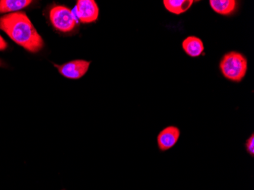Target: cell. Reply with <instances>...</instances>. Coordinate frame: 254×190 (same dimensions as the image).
<instances>
[{
  "label": "cell",
  "mask_w": 254,
  "mask_h": 190,
  "mask_svg": "<svg viewBox=\"0 0 254 190\" xmlns=\"http://www.w3.org/2000/svg\"><path fill=\"white\" fill-rule=\"evenodd\" d=\"M0 29L29 52H39L44 47L43 38L25 12H13L0 17Z\"/></svg>",
  "instance_id": "obj_1"
},
{
  "label": "cell",
  "mask_w": 254,
  "mask_h": 190,
  "mask_svg": "<svg viewBox=\"0 0 254 190\" xmlns=\"http://www.w3.org/2000/svg\"><path fill=\"white\" fill-rule=\"evenodd\" d=\"M219 66L225 78L240 82L245 78L248 71V60L241 53L232 51L224 56Z\"/></svg>",
  "instance_id": "obj_2"
},
{
  "label": "cell",
  "mask_w": 254,
  "mask_h": 190,
  "mask_svg": "<svg viewBox=\"0 0 254 190\" xmlns=\"http://www.w3.org/2000/svg\"><path fill=\"white\" fill-rule=\"evenodd\" d=\"M50 19L56 29L64 33L72 31L78 21L72 10L63 5H56L51 8Z\"/></svg>",
  "instance_id": "obj_3"
},
{
  "label": "cell",
  "mask_w": 254,
  "mask_h": 190,
  "mask_svg": "<svg viewBox=\"0 0 254 190\" xmlns=\"http://www.w3.org/2000/svg\"><path fill=\"white\" fill-rule=\"evenodd\" d=\"M91 62L76 60L66 63L63 65L54 64V66L58 69L63 76L70 79H79L88 72Z\"/></svg>",
  "instance_id": "obj_4"
},
{
  "label": "cell",
  "mask_w": 254,
  "mask_h": 190,
  "mask_svg": "<svg viewBox=\"0 0 254 190\" xmlns=\"http://www.w3.org/2000/svg\"><path fill=\"white\" fill-rule=\"evenodd\" d=\"M77 19L84 24L95 22L99 15V8L94 0H78L75 6Z\"/></svg>",
  "instance_id": "obj_5"
},
{
  "label": "cell",
  "mask_w": 254,
  "mask_h": 190,
  "mask_svg": "<svg viewBox=\"0 0 254 190\" xmlns=\"http://www.w3.org/2000/svg\"><path fill=\"white\" fill-rule=\"evenodd\" d=\"M180 135L181 132L178 127L171 126L164 128L157 137L158 148L163 151L173 148L178 142Z\"/></svg>",
  "instance_id": "obj_6"
},
{
  "label": "cell",
  "mask_w": 254,
  "mask_h": 190,
  "mask_svg": "<svg viewBox=\"0 0 254 190\" xmlns=\"http://www.w3.org/2000/svg\"><path fill=\"white\" fill-rule=\"evenodd\" d=\"M182 47L185 53L191 57H199L204 51L202 40L195 36H190L184 40L182 43Z\"/></svg>",
  "instance_id": "obj_7"
},
{
  "label": "cell",
  "mask_w": 254,
  "mask_h": 190,
  "mask_svg": "<svg viewBox=\"0 0 254 190\" xmlns=\"http://www.w3.org/2000/svg\"><path fill=\"white\" fill-rule=\"evenodd\" d=\"M209 4L211 8L216 13L222 15H228L233 13L238 5L235 0H210Z\"/></svg>",
  "instance_id": "obj_8"
},
{
  "label": "cell",
  "mask_w": 254,
  "mask_h": 190,
  "mask_svg": "<svg viewBox=\"0 0 254 190\" xmlns=\"http://www.w3.org/2000/svg\"><path fill=\"white\" fill-rule=\"evenodd\" d=\"M193 0H165L163 1L165 8L171 13L175 15L186 12L193 4Z\"/></svg>",
  "instance_id": "obj_9"
},
{
  "label": "cell",
  "mask_w": 254,
  "mask_h": 190,
  "mask_svg": "<svg viewBox=\"0 0 254 190\" xmlns=\"http://www.w3.org/2000/svg\"><path fill=\"white\" fill-rule=\"evenodd\" d=\"M32 1L31 0H1L0 1V13H7L18 11L26 8Z\"/></svg>",
  "instance_id": "obj_10"
},
{
  "label": "cell",
  "mask_w": 254,
  "mask_h": 190,
  "mask_svg": "<svg viewBox=\"0 0 254 190\" xmlns=\"http://www.w3.org/2000/svg\"><path fill=\"white\" fill-rule=\"evenodd\" d=\"M247 151L251 154V156H254V134L247 140L246 143Z\"/></svg>",
  "instance_id": "obj_11"
},
{
  "label": "cell",
  "mask_w": 254,
  "mask_h": 190,
  "mask_svg": "<svg viewBox=\"0 0 254 190\" xmlns=\"http://www.w3.org/2000/svg\"><path fill=\"white\" fill-rule=\"evenodd\" d=\"M7 47H8V44H7L6 41L0 35V51H5Z\"/></svg>",
  "instance_id": "obj_12"
},
{
  "label": "cell",
  "mask_w": 254,
  "mask_h": 190,
  "mask_svg": "<svg viewBox=\"0 0 254 190\" xmlns=\"http://www.w3.org/2000/svg\"><path fill=\"white\" fill-rule=\"evenodd\" d=\"M4 63L1 60H0V66H3Z\"/></svg>",
  "instance_id": "obj_13"
},
{
  "label": "cell",
  "mask_w": 254,
  "mask_h": 190,
  "mask_svg": "<svg viewBox=\"0 0 254 190\" xmlns=\"http://www.w3.org/2000/svg\"></svg>",
  "instance_id": "obj_14"
}]
</instances>
